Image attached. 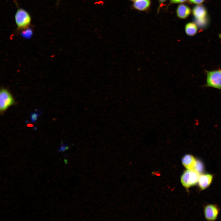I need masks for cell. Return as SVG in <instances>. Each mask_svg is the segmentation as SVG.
<instances>
[{"label": "cell", "instance_id": "cell-8", "mask_svg": "<svg viewBox=\"0 0 221 221\" xmlns=\"http://www.w3.org/2000/svg\"><path fill=\"white\" fill-rule=\"evenodd\" d=\"M192 14L194 17L199 20L202 21L205 19L207 15V12L205 8L202 5H197L195 6L192 10Z\"/></svg>", "mask_w": 221, "mask_h": 221}, {"label": "cell", "instance_id": "cell-13", "mask_svg": "<svg viewBox=\"0 0 221 221\" xmlns=\"http://www.w3.org/2000/svg\"><path fill=\"white\" fill-rule=\"evenodd\" d=\"M23 35L24 37L26 38L29 37L32 35V31L30 30H26L23 33Z\"/></svg>", "mask_w": 221, "mask_h": 221}, {"label": "cell", "instance_id": "cell-19", "mask_svg": "<svg viewBox=\"0 0 221 221\" xmlns=\"http://www.w3.org/2000/svg\"><path fill=\"white\" fill-rule=\"evenodd\" d=\"M132 1H135V0H130Z\"/></svg>", "mask_w": 221, "mask_h": 221}, {"label": "cell", "instance_id": "cell-18", "mask_svg": "<svg viewBox=\"0 0 221 221\" xmlns=\"http://www.w3.org/2000/svg\"><path fill=\"white\" fill-rule=\"evenodd\" d=\"M33 126V125L31 124H29L27 125V126H28L29 127H32Z\"/></svg>", "mask_w": 221, "mask_h": 221}, {"label": "cell", "instance_id": "cell-3", "mask_svg": "<svg viewBox=\"0 0 221 221\" xmlns=\"http://www.w3.org/2000/svg\"><path fill=\"white\" fill-rule=\"evenodd\" d=\"M205 72L207 78L205 86L221 90V69Z\"/></svg>", "mask_w": 221, "mask_h": 221}, {"label": "cell", "instance_id": "cell-7", "mask_svg": "<svg viewBox=\"0 0 221 221\" xmlns=\"http://www.w3.org/2000/svg\"><path fill=\"white\" fill-rule=\"evenodd\" d=\"M213 179V176L210 174L200 175L198 181L200 189L203 190L208 188L211 184Z\"/></svg>", "mask_w": 221, "mask_h": 221}, {"label": "cell", "instance_id": "cell-11", "mask_svg": "<svg viewBox=\"0 0 221 221\" xmlns=\"http://www.w3.org/2000/svg\"><path fill=\"white\" fill-rule=\"evenodd\" d=\"M197 27L196 24L193 22L187 23L185 27V31L186 34L189 36H193L196 33Z\"/></svg>", "mask_w": 221, "mask_h": 221}, {"label": "cell", "instance_id": "cell-4", "mask_svg": "<svg viewBox=\"0 0 221 221\" xmlns=\"http://www.w3.org/2000/svg\"><path fill=\"white\" fill-rule=\"evenodd\" d=\"M14 103V99L9 92L6 89H2L0 93V109L1 111L5 110Z\"/></svg>", "mask_w": 221, "mask_h": 221}, {"label": "cell", "instance_id": "cell-5", "mask_svg": "<svg viewBox=\"0 0 221 221\" xmlns=\"http://www.w3.org/2000/svg\"><path fill=\"white\" fill-rule=\"evenodd\" d=\"M219 212V209L216 205L208 204L204 207V215L207 220L214 221L216 220L218 217Z\"/></svg>", "mask_w": 221, "mask_h": 221}, {"label": "cell", "instance_id": "cell-12", "mask_svg": "<svg viewBox=\"0 0 221 221\" xmlns=\"http://www.w3.org/2000/svg\"><path fill=\"white\" fill-rule=\"evenodd\" d=\"M39 116L37 113H33L31 114V119L32 122H34L37 120Z\"/></svg>", "mask_w": 221, "mask_h": 221}, {"label": "cell", "instance_id": "cell-1", "mask_svg": "<svg viewBox=\"0 0 221 221\" xmlns=\"http://www.w3.org/2000/svg\"><path fill=\"white\" fill-rule=\"evenodd\" d=\"M15 21L18 30H24L29 27L31 21V17L25 10L18 8L15 15Z\"/></svg>", "mask_w": 221, "mask_h": 221}, {"label": "cell", "instance_id": "cell-2", "mask_svg": "<svg viewBox=\"0 0 221 221\" xmlns=\"http://www.w3.org/2000/svg\"><path fill=\"white\" fill-rule=\"evenodd\" d=\"M200 173L195 169H187L182 174L180 181L183 186L188 188L198 183Z\"/></svg>", "mask_w": 221, "mask_h": 221}, {"label": "cell", "instance_id": "cell-15", "mask_svg": "<svg viewBox=\"0 0 221 221\" xmlns=\"http://www.w3.org/2000/svg\"><path fill=\"white\" fill-rule=\"evenodd\" d=\"M187 0H170V2L172 3H177L184 2Z\"/></svg>", "mask_w": 221, "mask_h": 221}, {"label": "cell", "instance_id": "cell-17", "mask_svg": "<svg viewBox=\"0 0 221 221\" xmlns=\"http://www.w3.org/2000/svg\"><path fill=\"white\" fill-rule=\"evenodd\" d=\"M159 1L161 2H163L166 0H159Z\"/></svg>", "mask_w": 221, "mask_h": 221}, {"label": "cell", "instance_id": "cell-9", "mask_svg": "<svg viewBox=\"0 0 221 221\" xmlns=\"http://www.w3.org/2000/svg\"><path fill=\"white\" fill-rule=\"evenodd\" d=\"M191 10L187 6L181 4L178 6L176 10L177 16L182 19L187 18L190 14Z\"/></svg>", "mask_w": 221, "mask_h": 221}, {"label": "cell", "instance_id": "cell-14", "mask_svg": "<svg viewBox=\"0 0 221 221\" xmlns=\"http://www.w3.org/2000/svg\"><path fill=\"white\" fill-rule=\"evenodd\" d=\"M205 0H189L190 2L195 4H199L204 1Z\"/></svg>", "mask_w": 221, "mask_h": 221}, {"label": "cell", "instance_id": "cell-16", "mask_svg": "<svg viewBox=\"0 0 221 221\" xmlns=\"http://www.w3.org/2000/svg\"><path fill=\"white\" fill-rule=\"evenodd\" d=\"M68 147L66 145H62L60 149H59V151H64L65 150L68 149Z\"/></svg>", "mask_w": 221, "mask_h": 221}, {"label": "cell", "instance_id": "cell-10", "mask_svg": "<svg viewBox=\"0 0 221 221\" xmlns=\"http://www.w3.org/2000/svg\"><path fill=\"white\" fill-rule=\"evenodd\" d=\"M150 0H135L133 6L134 8L138 10L143 11L147 10L150 6Z\"/></svg>", "mask_w": 221, "mask_h": 221}, {"label": "cell", "instance_id": "cell-6", "mask_svg": "<svg viewBox=\"0 0 221 221\" xmlns=\"http://www.w3.org/2000/svg\"><path fill=\"white\" fill-rule=\"evenodd\" d=\"M182 163L187 169H194L197 163V160L192 155L187 154L182 158Z\"/></svg>", "mask_w": 221, "mask_h": 221}]
</instances>
